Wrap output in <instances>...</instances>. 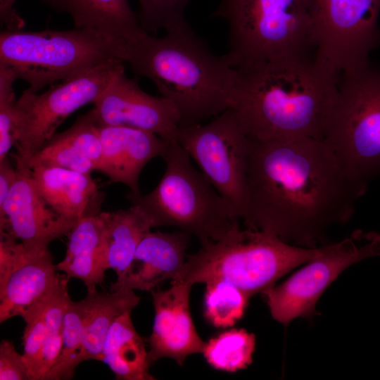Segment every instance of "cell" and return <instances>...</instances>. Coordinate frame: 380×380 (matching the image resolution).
I'll use <instances>...</instances> for the list:
<instances>
[{"label": "cell", "mask_w": 380, "mask_h": 380, "mask_svg": "<svg viewBox=\"0 0 380 380\" xmlns=\"http://www.w3.org/2000/svg\"><path fill=\"white\" fill-rule=\"evenodd\" d=\"M337 84L324 140L350 176L367 187L380 175V68L369 61L341 74Z\"/></svg>", "instance_id": "8"}, {"label": "cell", "mask_w": 380, "mask_h": 380, "mask_svg": "<svg viewBox=\"0 0 380 380\" xmlns=\"http://www.w3.org/2000/svg\"><path fill=\"white\" fill-rule=\"evenodd\" d=\"M140 300L134 290L126 289L110 292H99L96 289L87 291V296L82 300L84 320L78 365L96 360L113 324L124 314L132 312Z\"/></svg>", "instance_id": "22"}, {"label": "cell", "mask_w": 380, "mask_h": 380, "mask_svg": "<svg viewBox=\"0 0 380 380\" xmlns=\"http://www.w3.org/2000/svg\"><path fill=\"white\" fill-rule=\"evenodd\" d=\"M204 315L215 327L234 326L243 315L250 298L235 285L215 279L205 283Z\"/></svg>", "instance_id": "26"}, {"label": "cell", "mask_w": 380, "mask_h": 380, "mask_svg": "<svg viewBox=\"0 0 380 380\" xmlns=\"http://www.w3.org/2000/svg\"><path fill=\"white\" fill-rule=\"evenodd\" d=\"M101 214L108 267L118 278L129 267L139 243L153 227L146 215L136 205Z\"/></svg>", "instance_id": "24"}, {"label": "cell", "mask_w": 380, "mask_h": 380, "mask_svg": "<svg viewBox=\"0 0 380 380\" xmlns=\"http://www.w3.org/2000/svg\"><path fill=\"white\" fill-rule=\"evenodd\" d=\"M315 61L334 76L369 62L380 46V0H312Z\"/></svg>", "instance_id": "11"}, {"label": "cell", "mask_w": 380, "mask_h": 380, "mask_svg": "<svg viewBox=\"0 0 380 380\" xmlns=\"http://www.w3.org/2000/svg\"><path fill=\"white\" fill-rule=\"evenodd\" d=\"M63 138L89 158L96 166L102 157V143L94 109L78 117L68 129L60 133Z\"/></svg>", "instance_id": "32"}, {"label": "cell", "mask_w": 380, "mask_h": 380, "mask_svg": "<svg viewBox=\"0 0 380 380\" xmlns=\"http://www.w3.org/2000/svg\"><path fill=\"white\" fill-rule=\"evenodd\" d=\"M0 379L30 380L23 355L16 351L9 340H2L0 343Z\"/></svg>", "instance_id": "35"}, {"label": "cell", "mask_w": 380, "mask_h": 380, "mask_svg": "<svg viewBox=\"0 0 380 380\" xmlns=\"http://www.w3.org/2000/svg\"><path fill=\"white\" fill-rule=\"evenodd\" d=\"M165 170L156 188L146 195L127 194L152 227H174L196 236L201 246L223 238L239 220L232 207L194 168L188 153L171 142L163 156Z\"/></svg>", "instance_id": "6"}, {"label": "cell", "mask_w": 380, "mask_h": 380, "mask_svg": "<svg viewBox=\"0 0 380 380\" xmlns=\"http://www.w3.org/2000/svg\"><path fill=\"white\" fill-rule=\"evenodd\" d=\"M123 63L114 60L96 66L52 84L40 94L25 89L15 107V165L29 167L30 159L63 120L80 107L94 103L113 77L125 68Z\"/></svg>", "instance_id": "9"}, {"label": "cell", "mask_w": 380, "mask_h": 380, "mask_svg": "<svg viewBox=\"0 0 380 380\" xmlns=\"http://www.w3.org/2000/svg\"><path fill=\"white\" fill-rule=\"evenodd\" d=\"M69 279L65 274L45 306L46 333L40 362V380H44L46 374L56 362L62 348L63 317L70 297L68 289Z\"/></svg>", "instance_id": "28"}, {"label": "cell", "mask_w": 380, "mask_h": 380, "mask_svg": "<svg viewBox=\"0 0 380 380\" xmlns=\"http://www.w3.org/2000/svg\"><path fill=\"white\" fill-rule=\"evenodd\" d=\"M176 141L188 153L239 220L246 212L249 137L228 108L205 125L180 127Z\"/></svg>", "instance_id": "10"}, {"label": "cell", "mask_w": 380, "mask_h": 380, "mask_svg": "<svg viewBox=\"0 0 380 380\" xmlns=\"http://www.w3.org/2000/svg\"><path fill=\"white\" fill-rule=\"evenodd\" d=\"M230 108L251 138L324 139L338 78L313 56L284 57L236 68Z\"/></svg>", "instance_id": "2"}, {"label": "cell", "mask_w": 380, "mask_h": 380, "mask_svg": "<svg viewBox=\"0 0 380 380\" xmlns=\"http://www.w3.org/2000/svg\"><path fill=\"white\" fill-rule=\"evenodd\" d=\"M332 243L304 248L263 230L236 222L221 239L201 246L186 260L175 278L193 286L215 279L231 282L250 298L275 285L282 276L325 254Z\"/></svg>", "instance_id": "4"}, {"label": "cell", "mask_w": 380, "mask_h": 380, "mask_svg": "<svg viewBox=\"0 0 380 380\" xmlns=\"http://www.w3.org/2000/svg\"><path fill=\"white\" fill-rule=\"evenodd\" d=\"M211 16L227 23L225 56L234 68L284 57H314L312 0H220Z\"/></svg>", "instance_id": "5"}, {"label": "cell", "mask_w": 380, "mask_h": 380, "mask_svg": "<svg viewBox=\"0 0 380 380\" xmlns=\"http://www.w3.org/2000/svg\"><path fill=\"white\" fill-rule=\"evenodd\" d=\"M58 13L70 15L75 27L96 31L115 47L136 41L144 34L129 0H40Z\"/></svg>", "instance_id": "20"}, {"label": "cell", "mask_w": 380, "mask_h": 380, "mask_svg": "<svg viewBox=\"0 0 380 380\" xmlns=\"http://www.w3.org/2000/svg\"><path fill=\"white\" fill-rule=\"evenodd\" d=\"M354 237L332 243L324 255L307 262L286 281L262 293L274 319L287 325L296 317L315 315V305L327 287L347 267L380 255V243L368 241L358 247Z\"/></svg>", "instance_id": "12"}, {"label": "cell", "mask_w": 380, "mask_h": 380, "mask_svg": "<svg viewBox=\"0 0 380 380\" xmlns=\"http://www.w3.org/2000/svg\"><path fill=\"white\" fill-rule=\"evenodd\" d=\"M101 213L78 220L68 234L63 260L56 265L57 270L63 272L69 279L82 280L87 291L96 289V286L103 282L105 272L108 269Z\"/></svg>", "instance_id": "21"}, {"label": "cell", "mask_w": 380, "mask_h": 380, "mask_svg": "<svg viewBox=\"0 0 380 380\" xmlns=\"http://www.w3.org/2000/svg\"><path fill=\"white\" fill-rule=\"evenodd\" d=\"M46 304L32 319L25 322L23 336V355L28 368L30 380H40V362L46 333Z\"/></svg>", "instance_id": "33"}, {"label": "cell", "mask_w": 380, "mask_h": 380, "mask_svg": "<svg viewBox=\"0 0 380 380\" xmlns=\"http://www.w3.org/2000/svg\"><path fill=\"white\" fill-rule=\"evenodd\" d=\"M191 287L172 281L166 290L157 287L150 291L155 312L148 338L150 365L160 358L170 357L182 366L187 356L203 353L206 342L198 334L190 312Z\"/></svg>", "instance_id": "15"}, {"label": "cell", "mask_w": 380, "mask_h": 380, "mask_svg": "<svg viewBox=\"0 0 380 380\" xmlns=\"http://www.w3.org/2000/svg\"><path fill=\"white\" fill-rule=\"evenodd\" d=\"M27 254L26 262L0 293L1 323L16 316L29 321L45 305L65 276L57 273L49 250Z\"/></svg>", "instance_id": "18"}, {"label": "cell", "mask_w": 380, "mask_h": 380, "mask_svg": "<svg viewBox=\"0 0 380 380\" xmlns=\"http://www.w3.org/2000/svg\"><path fill=\"white\" fill-rule=\"evenodd\" d=\"M84 312L82 300L68 298L63 317V343L60 354L44 380H68L77 364L84 329Z\"/></svg>", "instance_id": "27"}, {"label": "cell", "mask_w": 380, "mask_h": 380, "mask_svg": "<svg viewBox=\"0 0 380 380\" xmlns=\"http://www.w3.org/2000/svg\"><path fill=\"white\" fill-rule=\"evenodd\" d=\"M17 240L10 234L0 231V293L10 277L27 260V251Z\"/></svg>", "instance_id": "34"}, {"label": "cell", "mask_w": 380, "mask_h": 380, "mask_svg": "<svg viewBox=\"0 0 380 380\" xmlns=\"http://www.w3.org/2000/svg\"><path fill=\"white\" fill-rule=\"evenodd\" d=\"M16 79L10 68L0 65V160L8 156L15 145L17 99L13 84Z\"/></svg>", "instance_id": "31"}, {"label": "cell", "mask_w": 380, "mask_h": 380, "mask_svg": "<svg viewBox=\"0 0 380 380\" xmlns=\"http://www.w3.org/2000/svg\"><path fill=\"white\" fill-rule=\"evenodd\" d=\"M131 312L118 317L106 336L96 360L106 364L119 380H155L145 341L136 331Z\"/></svg>", "instance_id": "23"}, {"label": "cell", "mask_w": 380, "mask_h": 380, "mask_svg": "<svg viewBox=\"0 0 380 380\" xmlns=\"http://www.w3.org/2000/svg\"><path fill=\"white\" fill-rule=\"evenodd\" d=\"M116 56L175 106L179 127L201 124L230 108L236 70L225 55L213 53L186 21L162 37L146 32L118 48Z\"/></svg>", "instance_id": "3"}, {"label": "cell", "mask_w": 380, "mask_h": 380, "mask_svg": "<svg viewBox=\"0 0 380 380\" xmlns=\"http://www.w3.org/2000/svg\"><path fill=\"white\" fill-rule=\"evenodd\" d=\"M193 0H138L137 18L141 28L146 33L165 31L186 20L184 11Z\"/></svg>", "instance_id": "30"}, {"label": "cell", "mask_w": 380, "mask_h": 380, "mask_svg": "<svg viewBox=\"0 0 380 380\" xmlns=\"http://www.w3.org/2000/svg\"><path fill=\"white\" fill-rule=\"evenodd\" d=\"M17 179V170L8 156L0 160V205L8 196Z\"/></svg>", "instance_id": "37"}, {"label": "cell", "mask_w": 380, "mask_h": 380, "mask_svg": "<svg viewBox=\"0 0 380 380\" xmlns=\"http://www.w3.org/2000/svg\"><path fill=\"white\" fill-rule=\"evenodd\" d=\"M190 234L182 230L170 233L148 232L139 243L133 260L110 286L151 291L166 280H173L182 268Z\"/></svg>", "instance_id": "17"}, {"label": "cell", "mask_w": 380, "mask_h": 380, "mask_svg": "<svg viewBox=\"0 0 380 380\" xmlns=\"http://www.w3.org/2000/svg\"><path fill=\"white\" fill-rule=\"evenodd\" d=\"M15 167L17 179L0 205V231L19 239L29 253L45 252L52 241L68 235L79 220L54 211L39 192L30 168Z\"/></svg>", "instance_id": "14"}, {"label": "cell", "mask_w": 380, "mask_h": 380, "mask_svg": "<svg viewBox=\"0 0 380 380\" xmlns=\"http://www.w3.org/2000/svg\"><path fill=\"white\" fill-rule=\"evenodd\" d=\"M30 168L39 192L60 215L80 220L101 213L103 196L90 174L42 165Z\"/></svg>", "instance_id": "19"}, {"label": "cell", "mask_w": 380, "mask_h": 380, "mask_svg": "<svg viewBox=\"0 0 380 380\" xmlns=\"http://www.w3.org/2000/svg\"><path fill=\"white\" fill-rule=\"evenodd\" d=\"M33 165L61 167L86 174L96 170L95 164L60 134H55L30 159L28 167Z\"/></svg>", "instance_id": "29"}, {"label": "cell", "mask_w": 380, "mask_h": 380, "mask_svg": "<svg viewBox=\"0 0 380 380\" xmlns=\"http://www.w3.org/2000/svg\"><path fill=\"white\" fill-rule=\"evenodd\" d=\"M114 60H120L114 46L88 28L0 34V65L10 68L34 92Z\"/></svg>", "instance_id": "7"}, {"label": "cell", "mask_w": 380, "mask_h": 380, "mask_svg": "<svg viewBox=\"0 0 380 380\" xmlns=\"http://www.w3.org/2000/svg\"><path fill=\"white\" fill-rule=\"evenodd\" d=\"M246 185V227L304 248L327 245V230L348 221L367 188L325 140L314 138L249 137Z\"/></svg>", "instance_id": "1"}, {"label": "cell", "mask_w": 380, "mask_h": 380, "mask_svg": "<svg viewBox=\"0 0 380 380\" xmlns=\"http://www.w3.org/2000/svg\"><path fill=\"white\" fill-rule=\"evenodd\" d=\"M17 0H0L1 25L6 30H22L25 23L14 8Z\"/></svg>", "instance_id": "36"}, {"label": "cell", "mask_w": 380, "mask_h": 380, "mask_svg": "<svg viewBox=\"0 0 380 380\" xmlns=\"http://www.w3.org/2000/svg\"><path fill=\"white\" fill-rule=\"evenodd\" d=\"M255 336L244 329H232L206 342L203 354L214 369L234 372L252 363Z\"/></svg>", "instance_id": "25"}, {"label": "cell", "mask_w": 380, "mask_h": 380, "mask_svg": "<svg viewBox=\"0 0 380 380\" xmlns=\"http://www.w3.org/2000/svg\"><path fill=\"white\" fill-rule=\"evenodd\" d=\"M94 104L99 126H127L176 141L180 115L175 106L161 96L144 91L137 81L126 76L125 68L113 77Z\"/></svg>", "instance_id": "13"}, {"label": "cell", "mask_w": 380, "mask_h": 380, "mask_svg": "<svg viewBox=\"0 0 380 380\" xmlns=\"http://www.w3.org/2000/svg\"><path fill=\"white\" fill-rule=\"evenodd\" d=\"M353 236L356 239H366L367 241H373L380 243V234L374 232L363 233L361 231L354 232Z\"/></svg>", "instance_id": "38"}, {"label": "cell", "mask_w": 380, "mask_h": 380, "mask_svg": "<svg viewBox=\"0 0 380 380\" xmlns=\"http://www.w3.org/2000/svg\"><path fill=\"white\" fill-rule=\"evenodd\" d=\"M99 132L103 150L97 170L126 185L130 194H141L142 169L151 159L163 158L170 142L153 132L127 126H99Z\"/></svg>", "instance_id": "16"}]
</instances>
